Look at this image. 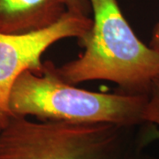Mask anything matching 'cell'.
Wrapping results in <instances>:
<instances>
[{"mask_svg": "<svg viewBox=\"0 0 159 159\" xmlns=\"http://www.w3.org/2000/svg\"><path fill=\"white\" fill-rule=\"evenodd\" d=\"M90 31L80 43L78 58L55 66L57 76L76 85L102 80L116 83L129 95H148L159 80V54L136 36L117 0H89Z\"/></svg>", "mask_w": 159, "mask_h": 159, "instance_id": "6da1fadb", "label": "cell"}, {"mask_svg": "<svg viewBox=\"0 0 159 159\" xmlns=\"http://www.w3.org/2000/svg\"><path fill=\"white\" fill-rule=\"evenodd\" d=\"M148 95L104 94L78 89L60 79L54 64L45 61L42 72L26 70L11 88V116H34L42 121L111 123L124 127L144 123Z\"/></svg>", "mask_w": 159, "mask_h": 159, "instance_id": "7a4b0ae2", "label": "cell"}, {"mask_svg": "<svg viewBox=\"0 0 159 159\" xmlns=\"http://www.w3.org/2000/svg\"><path fill=\"white\" fill-rule=\"evenodd\" d=\"M126 128L12 116L0 132V159H153L129 150Z\"/></svg>", "mask_w": 159, "mask_h": 159, "instance_id": "3957f363", "label": "cell"}, {"mask_svg": "<svg viewBox=\"0 0 159 159\" xmlns=\"http://www.w3.org/2000/svg\"><path fill=\"white\" fill-rule=\"evenodd\" d=\"M89 17L66 11L57 22L36 32L8 34L0 32V132L12 117L9 97L17 78L26 70L42 72V56L53 43L69 37L84 38L92 28Z\"/></svg>", "mask_w": 159, "mask_h": 159, "instance_id": "277c9868", "label": "cell"}, {"mask_svg": "<svg viewBox=\"0 0 159 159\" xmlns=\"http://www.w3.org/2000/svg\"><path fill=\"white\" fill-rule=\"evenodd\" d=\"M66 11L65 0H0V32H36L57 22Z\"/></svg>", "mask_w": 159, "mask_h": 159, "instance_id": "5b68a950", "label": "cell"}, {"mask_svg": "<svg viewBox=\"0 0 159 159\" xmlns=\"http://www.w3.org/2000/svg\"><path fill=\"white\" fill-rule=\"evenodd\" d=\"M144 123L159 125V80H157L148 94L147 104L143 111Z\"/></svg>", "mask_w": 159, "mask_h": 159, "instance_id": "8992f818", "label": "cell"}, {"mask_svg": "<svg viewBox=\"0 0 159 159\" xmlns=\"http://www.w3.org/2000/svg\"><path fill=\"white\" fill-rule=\"evenodd\" d=\"M66 10L71 13L89 17L91 6L89 0H65Z\"/></svg>", "mask_w": 159, "mask_h": 159, "instance_id": "52a82bcc", "label": "cell"}, {"mask_svg": "<svg viewBox=\"0 0 159 159\" xmlns=\"http://www.w3.org/2000/svg\"><path fill=\"white\" fill-rule=\"evenodd\" d=\"M149 46L159 54V22L157 23V25L154 28Z\"/></svg>", "mask_w": 159, "mask_h": 159, "instance_id": "ba28073f", "label": "cell"}, {"mask_svg": "<svg viewBox=\"0 0 159 159\" xmlns=\"http://www.w3.org/2000/svg\"><path fill=\"white\" fill-rule=\"evenodd\" d=\"M152 138L157 139L159 141V130H154L153 134H152Z\"/></svg>", "mask_w": 159, "mask_h": 159, "instance_id": "9c48e42d", "label": "cell"}]
</instances>
